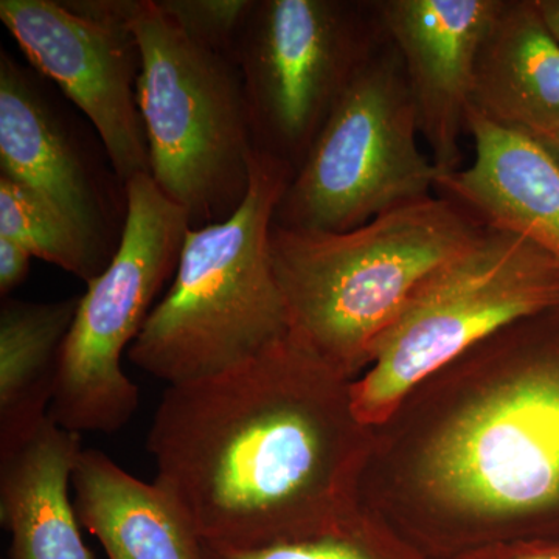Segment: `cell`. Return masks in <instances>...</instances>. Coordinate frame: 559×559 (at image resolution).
Segmentation results:
<instances>
[{
	"instance_id": "17",
	"label": "cell",
	"mask_w": 559,
	"mask_h": 559,
	"mask_svg": "<svg viewBox=\"0 0 559 559\" xmlns=\"http://www.w3.org/2000/svg\"><path fill=\"white\" fill-rule=\"evenodd\" d=\"M80 297L3 299L0 308V459L31 440L50 417L62 345Z\"/></svg>"
},
{
	"instance_id": "23",
	"label": "cell",
	"mask_w": 559,
	"mask_h": 559,
	"mask_svg": "<svg viewBox=\"0 0 559 559\" xmlns=\"http://www.w3.org/2000/svg\"><path fill=\"white\" fill-rule=\"evenodd\" d=\"M540 16L559 43V0H536Z\"/></svg>"
},
{
	"instance_id": "20",
	"label": "cell",
	"mask_w": 559,
	"mask_h": 559,
	"mask_svg": "<svg viewBox=\"0 0 559 559\" xmlns=\"http://www.w3.org/2000/svg\"><path fill=\"white\" fill-rule=\"evenodd\" d=\"M191 39L235 61L238 39L255 0H156Z\"/></svg>"
},
{
	"instance_id": "12",
	"label": "cell",
	"mask_w": 559,
	"mask_h": 559,
	"mask_svg": "<svg viewBox=\"0 0 559 559\" xmlns=\"http://www.w3.org/2000/svg\"><path fill=\"white\" fill-rule=\"evenodd\" d=\"M0 176L60 213L108 266L119 248L114 242L117 204L31 70L5 50L0 57Z\"/></svg>"
},
{
	"instance_id": "19",
	"label": "cell",
	"mask_w": 559,
	"mask_h": 559,
	"mask_svg": "<svg viewBox=\"0 0 559 559\" xmlns=\"http://www.w3.org/2000/svg\"><path fill=\"white\" fill-rule=\"evenodd\" d=\"M204 559H430L399 533L360 510L344 525L310 539L263 549L234 550L204 544Z\"/></svg>"
},
{
	"instance_id": "21",
	"label": "cell",
	"mask_w": 559,
	"mask_h": 559,
	"mask_svg": "<svg viewBox=\"0 0 559 559\" xmlns=\"http://www.w3.org/2000/svg\"><path fill=\"white\" fill-rule=\"evenodd\" d=\"M33 255L24 246L0 237V296L9 299L11 290L21 286L31 271Z\"/></svg>"
},
{
	"instance_id": "2",
	"label": "cell",
	"mask_w": 559,
	"mask_h": 559,
	"mask_svg": "<svg viewBox=\"0 0 559 559\" xmlns=\"http://www.w3.org/2000/svg\"><path fill=\"white\" fill-rule=\"evenodd\" d=\"M371 437L352 381L289 331L234 369L168 385L146 450L204 544L252 550L360 513Z\"/></svg>"
},
{
	"instance_id": "4",
	"label": "cell",
	"mask_w": 559,
	"mask_h": 559,
	"mask_svg": "<svg viewBox=\"0 0 559 559\" xmlns=\"http://www.w3.org/2000/svg\"><path fill=\"white\" fill-rule=\"evenodd\" d=\"M293 176L255 151L241 207L223 223L187 231L170 289L128 352L135 367L183 384L234 369L288 336L270 230Z\"/></svg>"
},
{
	"instance_id": "5",
	"label": "cell",
	"mask_w": 559,
	"mask_h": 559,
	"mask_svg": "<svg viewBox=\"0 0 559 559\" xmlns=\"http://www.w3.org/2000/svg\"><path fill=\"white\" fill-rule=\"evenodd\" d=\"M130 31L151 178L187 210L191 229L229 219L248 197L255 156L240 68L191 39L156 0H135Z\"/></svg>"
},
{
	"instance_id": "6",
	"label": "cell",
	"mask_w": 559,
	"mask_h": 559,
	"mask_svg": "<svg viewBox=\"0 0 559 559\" xmlns=\"http://www.w3.org/2000/svg\"><path fill=\"white\" fill-rule=\"evenodd\" d=\"M559 305V260L518 231L485 224L432 272L352 382L356 414L380 425L412 388L496 331Z\"/></svg>"
},
{
	"instance_id": "11",
	"label": "cell",
	"mask_w": 559,
	"mask_h": 559,
	"mask_svg": "<svg viewBox=\"0 0 559 559\" xmlns=\"http://www.w3.org/2000/svg\"><path fill=\"white\" fill-rule=\"evenodd\" d=\"M506 0H378L406 70L419 135L444 175L460 170L477 57Z\"/></svg>"
},
{
	"instance_id": "13",
	"label": "cell",
	"mask_w": 559,
	"mask_h": 559,
	"mask_svg": "<svg viewBox=\"0 0 559 559\" xmlns=\"http://www.w3.org/2000/svg\"><path fill=\"white\" fill-rule=\"evenodd\" d=\"M469 167L441 176L437 193L484 224L538 242L559 260V167L528 135L503 130L469 108Z\"/></svg>"
},
{
	"instance_id": "7",
	"label": "cell",
	"mask_w": 559,
	"mask_h": 559,
	"mask_svg": "<svg viewBox=\"0 0 559 559\" xmlns=\"http://www.w3.org/2000/svg\"><path fill=\"white\" fill-rule=\"evenodd\" d=\"M418 135L406 70L388 35L334 106L272 223L347 231L432 197L444 173L419 150Z\"/></svg>"
},
{
	"instance_id": "1",
	"label": "cell",
	"mask_w": 559,
	"mask_h": 559,
	"mask_svg": "<svg viewBox=\"0 0 559 559\" xmlns=\"http://www.w3.org/2000/svg\"><path fill=\"white\" fill-rule=\"evenodd\" d=\"M371 429L360 510L426 557L559 539V305L474 345Z\"/></svg>"
},
{
	"instance_id": "3",
	"label": "cell",
	"mask_w": 559,
	"mask_h": 559,
	"mask_svg": "<svg viewBox=\"0 0 559 559\" xmlns=\"http://www.w3.org/2000/svg\"><path fill=\"white\" fill-rule=\"evenodd\" d=\"M484 226L468 209L439 193L347 231L272 223V266L290 333L345 380H358L419 285Z\"/></svg>"
},
{
	"instance_id": "24",
	"label": "cell",
	"mask_w": 559,
	"mask_h": 559,
	"mask_svg": "<svg viewBox=\"0 0 559 559\" xmlns=\"http://www.w3.org/2000/svg\"><path fill=\"white\" fill-rule=\"evenodd\" d=\"M543 146L544 150L547 151V154L557 162L559 167V128H555L549 132H544V134L536 135V138H532Z\"/></svg>"
},
{
	"instance_id": "10",
	"label": "cell",
	"mask_w": 559,
	"mask_h": 559,
	"mask_svg": "<svg viewBox=\"0 0 559 559\" xmlns=\"http://www.w3.org/2000/svg\"><path fill=\"white\" fill-rule=\"evenodd\" d=\"M135 0H0V21L27 60L58 84L100 135L121 186L151 176L138 103Z\"/></svg>"
},
{
	"instance_id": "18",
	"label": "cell",
	"mask_w": 559,
	"mask_h": 559,
	"mask_svg": "<svg viewBox=\"0 0 559 559\" xmlns=\"http://www.w3.org/2000/svg\"><path fill=\"white\" fill-rule=\"evenodd\" d=\"M0 237L87 283L106 270L68 221L31 190L0 176Z\"/></svg>"
},
{
	"instance_id": "15",
	"label": "cell",
	"mask_w": 559,
	"mask_h": 559,
	"mask_svg": "<svg viewBox=\"0 0 559 559\" xmlns=\"http://www.w3.org/2000/svg\"><path fill=\"white\" fill-rule=\"evenodd\" d=\"M471 108L528 138L559 128V43L536 0L503 2L477 57Z\"/></svg>"
},
{
	"instance_id": "16",
	"label": "cell",
	"mask_w": 559,
	"mask_h": 559,
	"mask_svg": "<svg viewBox=\"0 0 559 559\" xmlns=\"http://www.w3.org/2000/svg\"><path fill=\"white\" fill-rule=\"evenodd\" d=\"M81 450L80 433L49 417L0 459V521L11 535V559H95L69 495Z\"/></svg>"
},
{
	"instance_id": "9",
	"label": "cell",
	"mask_w": 559,
	"mask_h": 559,
	"mask_svg": "<svg viewBox=\"0 0 559 559\" xmlns=\"http://www.w3.org/2000/svg\"><path fill=\"white\" fill-rule=\"evenodd\" d=\"M385 38L378 0H255L235 62L257 153L296 175L353 76Z\"/></svg>"
},
{
	"instance_id": "22",
	"label": "cell",
	"mask_w": 559,
	"mask_h": 559,
	"mask_svg": "<svg viewBox=\"0 0 559 559\" xmlns=\"http://www.w3.org/2000/svg\"><path fill=\"white\" fill-rule=\"evenodd\" d=\"M459 559H559V539L489 547Z\"/></svg>"
},
{
	"instance_id": "8",
	"label": "cell",
	"mask_w": 559,
	"mask_h": 559,
	"mask_svg": "<svg viewBox=\"0 0 559 559\" xmlns=\"http://www.w3.org/2000/svg\"><path fill=\"white\" fill-rule=\"evenodd\" d=\"M127 218L106 270L87 283L61 349L50 418L72 432L114 433L131 421L139 389L121 366L167 280L175 277L187 231L186 209L150 175L124 186Z\"/></svg>"
},
{
	"instance_id": "14",
	"label": "cell",
	"mask_w": 559,
	"mask_h": 559,
	"mask_svg": "<svg viewBox=\"0 0 559 559\" xmlns=\"http://www.w3.org/2000/svg\"><path fill=\"white\" fill-rule=\"evenodd\" d=\"M72 488L80 524L108 559H204V540L170 492L127 473L105 452L81 450Z\"/></svg>"
}]
</instances>
